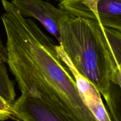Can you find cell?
I'll use <instances>...</instances> for the list:
<instances>
[{
    "label": "cell",
    "mask_w": 121,
    "mask_h": 121,
    "mask_svg": "<svg viewBox=\"0 0 121 121\" xmlns=\"http://www.w3.org/2000/svg\"><path fill=\"white\" fill-rule=\"evenodd\" d=\"M8 119L18 121L13 109V105L8 104L0 96V121Z\"/></svg>",
    "instance_id": "30bf717a"
},
{
    "label": "cell",
    "mask_w": 121,
    "mask_h": 121,
    "mask_svg": "<svg viewBox=\"0 0 121 121\" xmlns=\"http://www.w3.org/2000/svg\"><path fill=\"white\" fill-rule=\"evenodd\" d=\"M18 121H67L38 98L21 93L13 104Z\"/></svg>",
    "instance_id": "8992f818"
},
{
    "label": "cell",
    "mask_w": 121,
    "mask_h": 121,
    "mask_svg": "<svg viewBox=\"0 0 121 121\" xmlns=\"http://www.w3.org/2000/svg\"><path fill=\"white\" fill-rule=\"evenodd\" d=\"M56 50L60 59L73 74L85 105L94 115L97 121H112L103 103L100 93L91 83L77 72L60 46L57 45Z\"/></svg>",
    "instance_id": "5b68a950"
},
{
    "label": "cell",
    "mask_w": 121,
    "mask_h": 121,
    "mask_svg": "<svg viewBox=\"0 0 121 121\" xmlns=\"http://www.w3.org/2000/svg\"><path fill=\"white\" fill-rule=\"evenodd\" d=\"M8 61V51L7 47L3 44L0 40V63H7Z\"/></svg>",
    "instance_id": "8fae6325"
},
{
    "label": "cell",
    "mask_w": 121,
    "mask_h": 121,
    "mask_svg": "<svg viewBox=\"0 0 121 121\" xmlns=\"http://www.w3.org/2000/svg\"><path fill=\"white\" fill-rule=\"evenodd\" d=\"M57 1H61V0H57Z\"/></svg>",
    "instance_id": "7c38bea8"
},
{
    "label": "cell",
    "mask_w": 121,
    "mask_h": 121,
    "mask_svg": "<svg viewBox=\"0 0 121 121\" xmlns=\"http://www.w3.org/2000/svg\"><path fill=\"white\" fill-rule=\"evenodd\" d=\"M11 2L22 16L37 19L60 43V21L67 14L66 12L44 0H12Z\"/></svg>",
    "instance_id": "277c9868"
},
{
    "label": "cell",
    "mask_w": 121,
    "mask_h": 121,
    "mask_svg": "<svg viewBox=\"0 0 121 121\" xmlns=\"http://www.w3.org/2000/svg\"><path fill=\"white\" fill-rule=\"evenodd\" d=\"M59 8L121 33V0H61Z\"/></svg>",
    "instance_id": "3957f363"
},
{
    "label": "cell",
    "mask_w": 121,
    "mask_h": 121,
    "mask_svg": "<svg viewBox=\"0 0 121 121\" xmlns=\"http://www.w3.org/2000/svg\"><path fill=\"white\" fill-rule=\"evenodd\" d=\"M104 98L111 121H121V89L119 85L111 82Z\"/></svg>",
    "instance_id": "52a82bcc"
},
{
    "label": "cell",
    "mask_w": 121,
    "mask_h": 121,
    "mask_svg": "<svg viewBox=\"0 0 121 121\" xmlns=\"http://www.w3.org/2000/svg\"><path fill=\"white\" fill-rule=\"evenodd\" d=\"M1 2L7 63L21 93L39 99L67 121H97L59 57L54 41L34 20L22 16L11 2Z\"/></svg>",
    "instance_id": "6da1fadb"
},
{
    "label": "cell",
    "mask_w": 121,
    "mask_h": 121,
    "mask_svg": "<svg viewBox=\"0 0 121 121\" xmlns=\"http://www.w3.org/2000/svg\"><path fill=\"white\" fill-rule=\"evenodd\" d=\"M0 96L11 105L15 101L14 82L9 79L5 63H0Z\"/></svg>",
    "instance_id": "ba28073f"
},
{
    "label": "cell",
    "mask_w": 121,
    "mask_h": 121,
    "mask_svg": "<svg viewBox=\"0 0 121 121\" xmlns=\"http://www.w3.org/2000/svg\"><path fill=\"white\" fill-rule=\"evenodd\" d=\"M61 47L77 72L103 95L117 84L118 67L98 21L67 14L60 21Z\"/></svg>",
    "instance_id": "7a4b0ae2"
},
{
    "label": "cell",
    "mask_w": 121,
    "mask_h": 121,
    "mask_svg": "<svg viewBox=\"0 0 121 121\" xmlns=\"http://www.w3.org/2000/svg\"><path fill=\"white\" fill-rule=\"evenodd\" d=\"M103 30L112 57L121 72V33L104 26Z\"/></svg>",
    "instance_id": "9c48e42d"
}]
</instances>
